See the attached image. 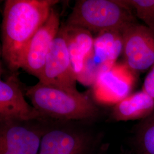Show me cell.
I'll return each instance as SVG.
<instances>
[{
  "instance_id": "9",
  "label": "cell",
  "mask_w": 154,
  "mask_h": 154,
  "mask_svg": "<svg viewBox=\"0 0 154 154\" xmlns=\"http://www.w3.org/2000/svg\"><path fill=\"white\" fill-rule=\"evenodd\" d=\"M60 29V14L53 8L47 20L29 43L22 59L21 68L39 78L52 42Z\"/></svg>"
},
{
  "instance_id": "15",
  "label": "cell",
  "mask_w": 154,
  "mask_h": 154,
  "mask_svg": "<svg viewBox=\"0 0 154 154\" xmlns=\"http://www.w3.org/2000/svg\"><path fill=\"white\" fill-rule=\"evenodd\" d=\"M146 26L154 32V0H122Z\"/></svg>"
},
{
  "instance_id": "16",
  "label": "cell",
  "mask_w": 154,
  "mask_h": 154,
  "mask_svg": "<svg viewBox=\"0 0 154 154\" xmlns=\"http://www.w3.org/2000/svg\"><path fill=\"white\" fill-rule=\"evenodd\" d=\"M142 90L154 99V65L149 70L144 79Z\"/></svg>"
},
{
  "instance_id": "13",
  "label": "cell",
  "mask_w": 154,
  "mask_h": 154,
  "mask_svg": "<svg viewBox=\"0 0 154 154\" xmlns=\"http://www.w3.org/2000/svg\"><path fill=\"white\" fill-rule=\"evenodd\" d=\"M122 31L109 30L99 33L94 38L92 55L105 65L116 62L123 53Z\"/></svg>"
},
{
  "instance_id": "7",
  "label": "cell",
  "mask_w": 154,
  "mask_h": 154,
  "mask_svg": "<svg viewBox=\"0 0 154 154\" xmlns=\"http://www.w3.org/2000/svg\"><path fill=\"white\" fill-rule=\"evenodd\" d=\"M137 75L124 63L105 68L92 86V99L96 104L114 106L131 94Z\"/></svg>"
},
{
  "instance_id": "11",
  "label": "cell",
  "mask_w": 154,
  "mask_h": 154,
  "mask_svg": "<svg viewBox=\"0 0 154 154\" xmlns=\"http://www.w3.org/2000/svg\"><path fill=\"white\" fill-rule=\"evenodd\" d=\"M154 111V98L141 90L131 94L113 106L110 117L116 122L142 121Z\"/></svg>"
},
{
  "instance_id": "6",
  "label": "cell",
  "mask_w": 154,
  "mask_h": 154,
  "mask_svg": "<svg viewBox=\"0 0 154 154\" xmlns=\"http://www.w3.org/2000/svg\"><path fill=\"white\" fill-rule=\"evenodd\" d=\"M40 82L77 94V77L69 53L64 26L61 27L52 42L42 72Z\"/></svg>"
},
{
  "instance_id": "5",
  "label": "cell",
  "mask_w": 154,
  "mask_h": 154,
  "mask_svg": "<svg viewBox=\"0 0 154 154\" xmlns=\"http://www.w3.org/2000/svg\"><path fill=\"white\" fill-rule=\"evenodd\" d=\"M46 121H0V154H39Z\"/></svg>"
},
{
  "instance_id": "8",
  "label": "cell",
  "mask_w": 154,
  "mask_h": 154,
  "mask_svg": "<svg viewBox=\"0 0 154 154\" xmlns=\"http://www.w3.org/2000/svg\"><path fill=\"white\" fill-rule=\"evenodd\" d=\"M124 63L138 73L154 65V32L146 25L133 23L122 30Z\"/></svg>"
},
{
  "instance_id": "14",
  "label": "cell",
  "mask_w": 154,
  "mask_h": 154,
  "mask_svg": "<svg viewBox=\"0 0 154 154\" xmlns=\"http://www.w3.org/2000/svg\"><path fill=\"white\" fill-rule=\"evenodd\" d=\"M134 144L137 154H154V111L137 125Z\"/></svg>"
},
{
  "instance_id": "12",
  "label": "cell",
  "mask_w": 154,
  "mask_h": 154,
  "mask_svg": "<svg viewBox=\"0 0 154 154\" xmlns=\"http://www.w3.org/2000/svg\"><path fill=\"white\" fill-rule=\"evenodd\" d=\"M72 66L76 77L82 73L85 61L93 49L94 38L91 32L83 28L63 26Z\"/></svg>"
},
{
  "instance_id": "10",
  "label": "cell",
  "mask_w": 154,
  "mask_h": 154,
  "mask_svg": "<svg viewBox=\"0 0 154 154\" xmlns=\"http://www.w3.org/2000/svg\"><path fill=\"white\" fill-rule=\"evenodd\" d=\"M45 120L26 101L16 74L0 81V121Z\"/></svg>"
},
{
  "instance_id": "4",
  "label": "cell",
  "mask_w": 154,
  "mask_h": 154,
  "mask_svg": "<svg viewBox=\"0 0 154 154\" xmlns=\"http://www.w3.org/2000/svg\"><path fill=\"white\" fill-rule=\"evenodd\" d=\"M75 122L48 119L39 154H100L102 135Z\"/></svg>"
},
{
  "instance_id": "2",
  "label": "cell",
  "mask_w": 154,
  "mask_h": 154,
  "mask_svg": "<svg viewBox=\"0 0 154 154\" xmlns=\"http://www.w3.org/2000/svg\"><path fill=\"white\" fill-rule=\"evenodd\" d=\"M25 95L45 120L91 122L99 116L97 105L84 94L68 93L39 82L26 88Z\"/></svg>"
},
{
  "instance_id": "1",
  "label": "cell",
  "mask_w": 154,
  "mask_h": 154,
  "mask_svg": "<svg viewBox=\"0 0 154 154\" xmlns=\"http://www.w3.org/2000/svg\"><path fill=\"white\" fill-rule=\"evenodd\" d=\"M57 0L6 1L2 24L1 54L9 69L21 68L29 43L45 22Z\"/></svg>"
},
{
  "instance_id": "3",
  "label": "cell",
  "mask_w": 154,
  "mask_h": 154,
  "mask_svg": "<svg viewBox=\"0 0 154 154\" xmlns=\"http://www.w3.org/2000/svg\"><path fill=\"white\" fill-rule=\"evenodd\" d=\"M135 22L131 10L121 0H79L74 6L66 25L98 34L109 30L122 31Z\"/></svg>"
}]
</instances>
